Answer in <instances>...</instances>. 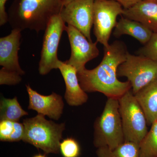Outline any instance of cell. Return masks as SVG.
Here are the masks:
<instances>
[{"label":"cell","mask_w":157,"mask_h":157,"mask_svg":"<svg viewBox=\"0 0 157 157\" xmlns=\"http://www.w3.org/2000/svg\"><path fill=\"white\" fill-rule=\"evenodd\" d=\"M122 41H115L104 47L102 61L92 70L85 68L77 72L79 83L86 92H98L107 98L119 99L132 89L130 82L117 78L119 66L126 60L128 53Z\"/></svg>","instance_id":"obj_1"},{"label":"cell","mask_w":157,"mask_h":157,"mask_svg":"<svg viewBox=\"0 0 157 157\" xmlns=\"http://www.w3.org/2000/svg\"><path fill=\"white\" fill-rule=\"evenodd\" d=\"M62 0H14L8 10V22L13 29L36 33L44 30L51 19L60 14Z\"/></svg>","instance_id":"obj_2"},{"label":"cell","mask_w":157,"mask_h":157,"mask_svg":"<svg viewBox=\"0 0 157 157\" xmlns=\"http://www.w3.org/2000/svg\"><path fill=\"white\" fill-rule=\"evenodd\" d=\"M23 124L25 132L22 141L42 150L45 154L59 153L65 123H55L38 114L24 120Z\"/></svg>","instance_id":"obj_3"},{"label":"cell","mask_w":157,"mask_h":157,"mask_svg":"<svg viewBox=\"0 0 157 157\" xmlns=\"http://www.w3.org/2000/svg\"><path fill=\"white\" fill-rule=\"evenodd\" d=\"M94 128V144L98 148L107 147L113 150L124 142L118 99L108 98Z\"/></svg>","instance_id":"obj_4"},{"label":"cell","mask_w":157,"mask_h":157,"mask_svg":"<svg viewBox=\"0 0 157 157\" xmlns=\"http://www.w3.org/2000/svg\"><path fill=\"white\" fill-rule=\"evenodd\" d=\"M124 141L140 144L148 132L146 117L132 90L118 99Z\"/></svg>","instance_id":"obj_5"},{"label":"cell","mask_w":157,"mask_h":157,"mask_svg":"<svg viewBox=\"0 0 157 157\" xmlns=\"http://www.w3.org/2000/svg\"><path fill=\"white\" fill-rule=\"evenodd\" d=\"M117 75L128 78L135 95L157 79V61L128 52L126 60L119 66Z\"/></svg>","instance_id":"obj_6"},{"label":"cell","mask_w":157,"mask_h":157,"mask_svg":"<svg viewBox=\"0 0 157 157\" xmlns=\"http://www.w3.org/2000/svg\"><path fill=\"white\" fill-rule=\"evenodd\" d=\"M124 8L114 0H94L93 25L97 42L107 47L117 17L122 15Z\"/></svg>","instance_id":"obj_7"},{"label":"cell","mask_w":157,"mask_h":157,"mask_svg":"<svg viewBox=\"0 0 157 157\" xmlns=\"http://www.w3.org/2000/svg\"><path fill=\"white\" fill-rule=\"evenodd\" d=\"M66 26L60 14L54 16L48 22L45 30L39 62L40 75H45L53 69H58L59 43Z\"/></svg>","instance_id":"obj_8"},{"label":"cell","mask_w":157,"mask_h":157,"mask_svg":"<svg viewBox=\"0 0 157 157\" xmlns=\"http://www.w3.org/2000/svg\"><path fill=\"white\" fill-rule=\"evenodd\" d=\"M65 31L67 33L71 47L70 59L65 62L76 68L78 72L86 68L88 62L99 56L98 42H90L82 33L72 26H66Z\"/></svg>","instance_id":"obj_9"},{"label":"cell","mask_w":157,"mask_h":157,"mask_svg":"<svg viewBox=\"0 0 157 157\" xmlns=\"http://www.w3.org/2000/svg\"><path fill=\"white\" fill-rule=\"evenodd\" d=\"M94 0H73L64 6L60 15L68 25L72 26L93 42L91 30L93 25Z\"/></svg>","instance_id":"obj_10"},{"label":"cell","mask_w":157,"mask_h":157,"mask_svg":"<svg viewBox=\"0 0 157 157\" xmlns=\"http://www.w3.org/2000/svg\"><path fill=\"white\" fill-rule=\"evenodd\" d=\"M26 87L29 97L28 109L58 120L63 114L64 107L61 96L54 92L49 95H43L33 90L29 85H26Z\"/></svg>","instance_id":"obj_11"},{"label":"cell","mask_w":157,"mask_h":157,"mask_svg":"<svg viewBox=\"0 0 157 157\" xmlns=\"http://www.w3.org/2000/svg\"><path fill=\"white\" fill-rule=\"evenodd\" d=\"M21 32L13 29L9 35L0 38V65L8 71L22 76L25 72L21 67L18 56Z\"/></svg>","instance_id":"obj_12"},{"label":"cell","mask_w":157,"mask_h":157,"mask_svg":"<svg viewBox=\"0 0 157 157\" xmlns=\"http://www.w3.org/2000/svg\"><path fill=\"white\" fill-rule=\"evenodd\" d=\"M58 69L66 85L64 98L67 103L71 106H80L86 103L88 97L80 86L76 68L60 60Z\"/></svg>","instance_id":"obj_13"},{"label":"cell","mask_w":157,"mask_h":157,"mask_svg":"<svg viewBox=\"0 0 157 157\" xmlns=\"http://www.w3.org/2000/svg\"><path fill=\"white\" fill-rule=\"evenodd\" d=\"M122 16L138 21L153 33H157V0H143L129 9Z\"/></svg>","instance_id":"obj_14"},{"label":"cell","mask_w":157,"mask_h":157,"mask_svg":"<svg viewBox=\"0 0 157 157\" xmlns=\"http://www.w3.org/2000/svg\"><path fill=\"white\" fill-rule=\"evenodd\" d=\"M134 95L143 109L147 125L151 126L157 121V79Z\"/></svg>","instance_id":"obj_15"},{"label":"cell","mask_w":157,"mask_h":157,"mask_svg":"<svg viewBox=\"0 0 157 157\" xmlns=\"http://www.w3.org/2000/svg\"><path fill=\"white\" fill-rule=\"evenodd\" d=\"M153 33L140 23L122 16L117 23L113 35L117 38L123 35H128L145 45L150 39Z\"/></svg>","instance_id":"obj_16"},{"label":"cell","mask_w":157,"mask_h":157,"mask_svg":"<svg viewBox=\"0 0 157 157\" xmlns=\"http://www.w3.org/2000/svg\"><path fill=\"white\" fill-rule=\"evenodd\" d=\"M98 157H140V144L124 141L113 150L103 147L96 151Z\"/></svg>","instance_id":"obj_17"},{"label":"cell","mask_w":157,"mask_h":157,"mask_svg":"<svg viewBox=\"0 0 157 157\" xmlns=\"http://www.w3.org/2000/svg\"><path fill=\"white\" fill-rule=\"evenodd\" d=\"M28 115L24 110L17 101V97L13 99L2 98L0 103V118L1 120H8L19 121L21 118Z\"/></svg>","instance_id":"obj_18"},{"label":"cell","mask_w":157,"mask_h":157,"mask_svg":"<svg viewBox=\"0 0 157 157\" xmlns=\"http://www.w3.org/2000/svg\"><path fill=\"white\" fill-rule=\"evenodd\" d=\"M140 157H157V121L140 144Z\"/></svg>","instance_id":"obj_19"},{"label":"cell","mask_w":157,"mask_h":157,"mask_svg":"<svg viewBox=\"0 0 157 157\" xmlns=\"http://www.w3.org/2000/svg\"><path fill=\"white\" fill-rule=\"evenodd\" d=\"M59 150L63 157H78L80 154V145L72 137H68L61 141Z\"/></svg>","instance_id":"obj_20"},{"label":"cell","mask_w":157,"mask_h":157,"mask_svg":"<svg viewBox=\"0 0 157 157\" xmlns=\"http://www.w3.org/2000/svg\"><path fill=\"white\" fill-rule=\"evenodd\" d=\"M136 53L139 55L157 61V33H153L147 43L137 51Z\"/></svg>","instance_id":"obj_21"},{"label":"cell","mask_w":157,"mask_h":157,"mask_svg":"<svg viewBox=\"0 0 157 157\" xmlns=\"http://www.w3.org/2000/svg\"><path fill=\"white\" fill-rule=\"evenodd\" d=\"M22 78L21 75L2 68L0 70V84L15 85L20 83Z\"/></svg>","instance_id":"obj_22"},{"label":"cell","mask_w":157,"mask_h":157,"mask_svg":"<svg viewBox=\"0 0 157 157\" xmlns=\"http://www.w3.org/2000/svg\"><path fill=\"white\" fill-rule=\"evenodd\" d=\"M14 121L1 120L0 121V140L10 142L14 130Z\"/></svg>","instance_id":"obj_23"},{"label":"cell","mask_w":157,"mask_h":157,"mask_svg":"<svg viewBox=\"0 0 157 157\" xmlns=\"http://www.w3.org/2000/svg\"><path fill=\"white\" fill-rule=\"evenodd\" d=\"M7 0H0V25L3 26L8 22V13L6 11V5Z\"/></svg>","instance_id":"obj_24"},{"label":"cell","mask_w":157,"mask_h":157,"mask_svg":"<svg viewBox=\"0 0 157 157\" xmlns=\"http://www.w3.org/2000/svg\"><path fill=\"white\" fill-rule=\"evenodd\" d=\"M121 4L124 9H129L143 0H114Z\"/></svg>","instance_id":"obj_25"},{"label":"cell","mask_w":157,"mask_h":157,"mask_svg":"<svg viewBox=\"0 0 157 157\" xmlns=\"http://www.w3.org/2000/svg\"><path fill=\"white\" fill-rule=\"evenodd\" d=\"M62 1L63 3L64 6H65L73 0H62Z\"/></svg>","instance_id":"obj_26"},{"label":"cell","mask_w":157,"mask_h":157,"mask_svg":"<svg viewBox=\"0 0 157 157\" xmlns=\"http://www.w3.org/2000/svg\"><path fill=\"white\" fill-rule=\"evenodd\" d=\"M33 157H46L45 156V155H43L42 154H38L34 156Z\"/></svg>","instance_id":"obj_27"}]
</instances>
